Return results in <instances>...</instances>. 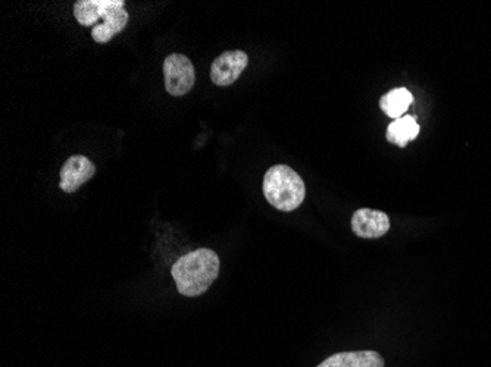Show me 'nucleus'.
I'll return each mask as SVG.
<instances>
[{"label":"nucleus","mask_w":491,"mask_h":367,"mask_svg":"<svg viewBox=\"0 0 491 367\" xmlns=\"http://www.w3.org/2000/svg\"><path fill=\"white\" fill-rule=\"evenodd\" d=\"M249 64V57L242 50H230L218 57L211 66V80L218 87H228L237 81Z\"/></svg>","instance_id":"20e7f679"},{"label":"nucleus","mask_w":491,"mask_h":367,"mask_svg":"<svg viewBox=\"0 0 491 367\" xmlns=\"http://www.w3.org/2000/svg\"><path fill=\"white\" fill-rule=\"evenodd\" d=\"M95 173H96V166L92 164V160L88 159L86 156H71L62 166L59 187L62 191L71 195L75 190H79L80 187L86 184L88 180H92Z\"/></svg>","instance_id":"39448f33"},{"label":"nucleus","mask_w":491,"mask_h":367,"mask_svg":"<svg viewBox=\"0 0 491 367\" xmlns=\"http://www.w3.org/2000/svg\"><path fill=\"white\" fill-rule=\"evenodd\" d=\"M390 229V219L386 213L375 209H359L353 213L352 231L359 238H381Z\"/></svg>","instance_id":"423d86ee"},{"label":"nucleus","mask_w":491,"mask_h":367,"mask_svg":"<svg viewBox=\"0 0 491 367\" xmlns=\"http://www.w3.org/2000/svg\"><path fill=\"white\" fill-rule=\"evenodd\" d=\"M128 12L126 9H115L112 12L109 13L108 17L104 18L102 24H97L93 27L92 37L96 43H108L109 40L112 39L113 35L121 33L128 24Z\"/></svg>","instance_id":"1a4fd4ad"},{"label":"nucleus","mask_w":491,"mask_h":367,"mask_svg":"<svg viewBox=\"0 0 491 367\" xmlns=\"http://www.w3.org/2000/svg\"><path fill=\"white\" fill-rule=\"evenodd\" d=\"M219 257L211 248H199L181 256L171 269L177 290L186 297H199L219 275Z\"/></svg>","instance_id":"f257e3e1"},{"label":"nucleus","mask_w":491,"mask_h":367,"mask_svg":"<svg viewBox=\"0 0 491 367\" xmlns=\"http://www.w3.org/2000/svg\"><path fill=\"white\" fill-rule=\"evenodd\" d=\"M317 367H384V359L377 351H348L326 357Z\"/></svg>","instance_id":"6e6552de"},{"label":"nucleus","mask_w":491,"mask_h":367,"mask_svg":"<svg viewBox=\"0 0 491 367\" xmlns=\"http://www.w3.org/2000/svg\"><path fill=\"white\" fill-rule=\"evenodd\" d=\"M418 134H419V124L417 122V118L406 115V117L395 119L388 126L386 137H387L388 143L406 147L410 141L417 139Z\"/></svg>","instance_id":"9d476101"},{"label":"nucleus","mask_w":491,"mask_h":367,"mask_svg":"<svg viewBox=\"0 0 491 367\" xmlns=\"http://www.w3.org/2000/svg\"><path fill=\"white\" fill-rule=\"evenodd\" d=\"M262 188L268 203L281 212H293L306 197L303 180L288 164H275L268 169Z\"/></svg>","instance_id":"f03ea898"},{"label":"nucleus","mask_w":491,"mask_h":367,"mask_svg":"<svg viewBox=\"0 0 491 367\" xmlns=\"http://www.w3.org/2000/svg\"><path fill=\"white\" fill-rule=\"evenodd\" d=\"M122 0H80L74 6V17L84 27L97 26L115 9L124 8Z\"/></svg>","instance_id":"0eeeda50"},{"label":"nucleus","mask_w":491,"mask_h":367,"mask_svg":"<svg viewBox=\"0 0 491 367\" xmlns=\"http://www.w3.org/2000/svg\"><path fill=\"white\" fill-rule=\"evenodd\" d=\"M413 103V96L408 88L399 87L395 90L388 91L380 99V108L387 117L399 119L408 111L409 106Z\"/></svg>","instance_id":"9b49d317"},{"label":"nucleus","mask_w":491,"mask_h":367,"mask_svg":"<svg viewBox=\"0 0 491 367\" xmlns=\"http://www.w3.org/2000/svg\"><path fill=\"white\" fill-rule=\"evenodd\" d=\"M164 75L166 91L175 97L188 95L196 81L192 61L180 53H173L166 57L164 62Z\"/></svg>","instance_id":"7ed1b4c3"}]
</instances>
